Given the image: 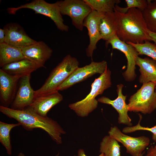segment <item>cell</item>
Masks as SVG:
<instances>
[{
  "label": "cell",
  "mask_w": 156,
  "mask_h": 156,
  "mask_svg": "<svg viewBox=\"0 0 156 156\" xmlns=\"http://www.w3.org/2000/svg\"><path fill=\"white\" fill-rule=\"evenodd\" d=\"M0 111L8 117L16 120L27 130L31 131L37 128L44 130L57 144H62L61 136L66 133L56 121L47 116L39 115L29 106L16 110L0 105Z\"/></svg>",
  "instance_id": "1"
},
{
  "label": "cell",
  "mask_w": 156,
  "mask_h": 156,
  "mask_svg": "<svg viewBox=\"0 0 156 156\" xmlns=\"http://www.w3.org/2000/svg\"><path fill=\"white\" fill-rule=\"evenodd\" d=\"M114 12L117 26L116 36L120 40L135 44L152 41L141 10L132 8L122 13L114 8Z\"/></svg>",
  "instance_id": "2"
},
{
  "label": "cell",
  "mask_w": 156,
  "mask_h": 156,
  "mask_svg": "<svg viewBox=\"0 0 156 156\" xmlns=\"http://www.w3.org/2000/svg\"><path fill=\"white\" fill-rule=\"evenodd\" d=\"M111 71L107 68L104 72L95 78L91 85L89 93L83 99L70 104L68 107L78 116L84 117L96 109L98 105L96 97L102 94L104 91L112 85Z\"/></svg>",
  "instance_id": "3"
},
{
  "label": "cell",
  "mask_w": 156,
  "mask_h": 156,
  "mask_svg": "<svg viewBox=\"0 0 156 156\" xmlns=\"http://www.w3.org/2000/svg\"><path fill=\"white\" fill-rule=\"evenodd\" d=\"M79 65V62L76 58L70 54L66 55L51 71L42 86L35 91V96L57 90Z\"/></svg>",
  "instance_id": "4"
},
{
  "label": "cell",
  "mask_w": 156,
  "mask_h": 156,
  "mask_svg": "<svg viewBox=\"0 0 156 156\" xmlns=\"http://www.w3.org/2000/svg\"><path fill=\"white\" fill-rule=\"evenodd\" d=\"M23 8L31 9L36 14L49 17L53 21L57 28L62 31L67 32L69 30V26L64 23L61 13L60 1L49 3L44 0H34L17 7L8 8L7 10L9 14H14L18 10Z\"/></svg>",
  "instance_id": "5"
},
{
  "label": "cell",
  "mask_w": 156,
  "mask_h": 156,
  "mask_svg": "<svg viewBox=\"0 0 156 156\" xmlns=\"http://www.w3.org/2000/svg\"><path fill=\"white\" fill-rule=\"evenodd\" d=\"M155 82L143 84L137 92L129 100V110L140 112L144 114H150L156 109Z\"/></svg>",
  "instance_id": "6"
},
{
  "label": "cell",
  "mask_w": 156,
  "mask_h": 156,
  "mask_svg": "<svg viewBox=\"0 0 156 156\" xmlns=\"http://www.w3.org/2000/svg\"><path fill=\"white\" fill-rule=\"evenodd\" d=\"M61 14L67 15L71 18L73 25L82 31L85 18L93 10L84 0H64L60 1Z\"/></svg>",
  "instance_id": "7"
},
{
  "label": "cell",
  "mask_w": 156,
  "mask_h": 156,
  "mask_svg": "<svg viewBox=\"0 0 156 156\" xmlns=\"http://www.w3.org/2000/svg\"><path fill=\"white\" fill-rule=\"evenodd\" d=\"M109 135L121 143L126 148V152L132 156H139L149 145V138L146 136L133 137L122 132L116 126L111 127Z\"/></svg>",
  "instance_id": "8"
},
{
  "label": "cell",
  "mask_w": 156,
  "mask_h": 156,
  "mask_svg": "<svg viewBox=\"0 0 156 156\" xmlns=\"http://www.w3.org/2000/svg\"><path fill=\"white\" fill-rule=\"evenodd\" d=\"M107 67L106 61H92L88 65L77 68L58 88L57 90L66 89L75 84L82 81L96 74L103 73Z\"/></svg>",
  "instance_id": "9"
},
{
  "label": "cell",
  "mask_w": 156,
  "mask_h": 156,
  "mask_svg": "<svg viewBox=\"0 0 156 156\" xmlns=\"http://www.w3.org/2000/svg\"><path fill=\"white\" fill-rule=\"evenodd\" d=\"M109 44L111 45L112 49H118L124 54L127 60V68L122 75L125 81H133L136 77L135 71L136 60L139 55L135 48L132 45L120 40L116 35L106 41V47Z\"/></svg>",
  "instance_id": "10"
},
{
  "label": "cell",
  "mask_w": 156,
  "mask_h": 156,
  "mask_svg": "<svg viewBox=\"0 0 156 156\" xmlns=\"http://www.w3.org/2000/svg\"><path fill=\"white\" fill-rule=\"evenodd\" d=\"M3 29L5 33L4 42L14 48L21 50L37 42L30 38L23 28L16 23H9L4 26Z\"/></svg>",
  "instance_id": "11"
},
{
  "label": "cell",
  "mask_w": 156,
  "mask_h": 156,
  "mask_svg": "<svg viewBox=\"0 0 156 156\" xmlns=\"http://www.w3.org/2000/svg\"><path fill=\"white\" fill-rule=\"evenodd\" d=\"M21 75L9 74L0 69V99L1 106L8 107L16 94L18 82Z\"/></svg>",
  "instance_id": "12"
},
{
  "label": "cell",
  "mask_w": 156,
  "mask_h": 156,
  "mask_svg": "<svg viewBox=\"0 0 156 156\" xmlns=\"http://www.w3.org/2000/svg\"><path fill=\"white\" fill-rule=\"evenodd\" d=\"M105 14L93 10L84 20L83 26L88 30L89 39V44L86 49V55L88 57H92L97 42L101 39L99 24Z\"/></svg>",
  "instance_id": "13"
},
{
  "label": "cell",
  "mask_w": 156,
  "mask_h": 156,
  "mask_svg": "<svg viewBox=\"0 0 156 156\" xmlns=\"http://www.w3.org/2000/svg\"><path fill=\"white\" fill-rule=\"evenodd\" d=\"M31 74L21 77L19 81L18 90L10 106L11 108L21 110L29 106L35 96V91L30 82Z\"/></svg>",
  "instance_id": "14"
},
{
  "label": "cell",
  "mask_w": 156,
  "mask_h": 156,
  "mask_svg": "<svg viewBox=\"0 0 156 156\" xmlns=\"http://www.w3.org/2000/svg\"><path fill=\"white\" fill-rule=\"evenodd\" d=\"M123 87L122 84L117 85L118 97L115 100H111L107 97L102 96L98 98L97 101L99 102L112 105L116 110L119 114L118 118L119 123L131 126L132 125L131 120L128 114L129 107L125 102L127 96L124 95L122 92Z\"/></svg>",
  "instance_id": "15"
},
{
  "label": "cell",
  "mask_w": 156,
  "mask_h": 156,
  "mask_svg": "<svg viewBox=\"0 0 156 156\" xmlns=\"http://www.w3.org/2000/svg\"><path fill=\"white\" fill-rule=\"evenodd\" d=\"M63 99L62 95L55 90L35 96L29 106L39 115L47 116L50 109Z\"/></svg>",
  "instance_id": "16"
},
{
  "label": "cell",
  "mask_w": 156,
  "mask_h": 156,
  "mask_svg": "<svg viewBox=\"0 0 156 156\" xmlns=\"http://www.w3.org/2000/svg\"><path fill=\"white\" fill-rule=\"evenodd\" d=\"M25 58L34 62L40 67H44L47 61L52 55V49L42 41L23 48L21 50Z\"/></svg>",
  "instance_id": "17"
},
{
  "label": "cell",
  "mask_w": 156,
  "mask_h": 156,
  "mask_svg": "<svg viewBox=\"0 0 156 156\" xmlns=\"http://www.w3.org/2000/svg\"><path fill=\"white\" fill-rule=\"evenodd\" d=\"M136 65L140 68V83L143 84L156 82V61L148 57L143 58L138 56L136 59Z\"/></svg>",
  "instance_id": "18"
},
{
  "label": "cell",
  "mask_w": 156,
  "mask_h": 156,
  "mask_svg": "<svg viewBox=\"0 0 156 156\" xmlns=\"http://www.w3.org/2000/svg\"><path fill=\"white\" fill-rule=\"evenodd\" d=\"M40 68L34 62L25 58L6 65L1 69L10 74L23 76L31 74Z\"/></svg>",
  "instance_id": "19"
},
{
  "label": "cell",
  "mask_w": 156,
  "mask_h": 156,
  "mask_svg": "<svg viewBox=\"0 0 156 156\" xmlns=\"http://www.w3.org/2000/svg\"><path fill=\"white\" fill-rule=\"evenodd\" d=\"M99 30L101 39L107 41L116 35L117 26L114 11L106 13L101 19Z\"/></svg>",
  "instance_id": "20"
},
{
  "label": "cell",
  "mask_w": 156,
  "mask_h": 156,
  "mask_svg": "<svg viewBox=\"0 0 156 156\" xmlns=\"http://www.w3.org/2000/svg\"><path fill=\"white\" fill-rule=\"evenodd\" d=\"M25 58L21 50L5 42L0 43V67Z\"/></svg>",
  "instance_id": "21"
},
{
  "label": "cell",
  "mask_w": 156,
  "mask_h": 156,
  "mask_svg": "<svg viewBox=\"0 0 156 156\" xmlns=\"http://www.w3.org/2000/svg\"><path fill=\"white\" fill-rule=\"evenodd\" d=\"M118 142L109 135L105 136L100 143L99 152L105 156H121Z\"/></svg>",
  "instance_id": "22"
},
{
  "label": "cell",
  "mask_w": 156,
  "mask_h": 156,
  "mask_svg": "<svg viewBox=\"0 0 156 156\" xmlns=\"http://www.w3.org/2000/svg\"><path fill=\"white\" fill-rule=\"evenodd\" d=\"M92 9L100 13H106L114 11L115 5L120 0H84Z\"/></svg>",
  "instance_id": "23"
},
{
  "label": "cell",
  "mask_w": 156,
  "mask_h": 156,
  "mask_svg": "<svg viewBox=\"0 0 156 156\" xmlns=\"http://www.w3.org/2000/svg\"><path fill=\"white\" fill-rule=\"evenodd\" d=\"M151 1L148 0L147 6L142 12L148 30L156 33V1Z\"/></svg>",
  "instance_id": "24"
},
{
  "label": "cell",
  "mask_w": 156,
  "mask_h": 156,
  "mask_svg": "<svg viewBox=\"0 0 156 156\" xmlns=\"http://www.w3.org/2000/svg\"><path fill=\"white\" fill-rule=\"evenodd\" d=\"M19 123L8 124L0 121V142L6 149L7 154H12V147L11 143L10 133L14 127L20 126Z\"/></svg>",
  "instance_id": "25"
},
{
  "label": "cell",
  "mask_w": 156,
  "mask_h": 156,
  "mask_svg": "<svg viewBox=\"0 0 156 156\" xmlns=\"http://www.w3.org/2000/svg\"><path fill=\"white\" fill-rule=\"evenodd\" d=\"M133 45L136 49L139 55L148 56L156 61V44L148 40H145L142 44L127 42Z\"/></svg>",
  "instance_id": "26"
},
{
  "label": "cell",
  "mask_w": 156,
  "mask_h": 156,
  "mask_svg": "<svg viewBox=\"0 0 156 156\" xmlns=\"http://www.w3.org/2000/svg\"><path fill=\"white\" fill-rule=\"evenodd\" d=\"M127 7L122 8L118 5H115V9L119 12L125 13L131 8H137L141 11L144 10L147 6L148 1L146 0H125Z\"/></svg>",
  "instance_id": "27"
},
{
  "label": "cell",
  "mask_w": 156,
  "mask_h": 156,
  "mask_svg": "<svg viewBox=\"0 0 156 156\" xmlns=\"http://www.w3.org/2000/svg\"><path fill=\"white\" fill-rule=\"evenodd\" d=\"M140 119L137 124L134 126H127L124 128L122 132L124 133H131L138 130H146L149 131L152 133V139L153 140L156 142V124L153 127L149 128L142 126L140 125V122L141 120L142 117L141 115L139 114Z\"/></svg>",
  "instance_id": "28"
},
{
  "label": "cell",
  "mask_w": 156,
  "mask_h": 156,
  "mask_svg": "<svg viewBox=\"0 0 156 156\" xmlns=\"http://www.w3.org/2000/svg\"><path fill=\"white\" fill-rule=\"evenodd\" d=\"M145 156H156V145L151 146L147 151Z\"/></svg>",
  "instance_id": "29"
},
{
  "label": "cell",
  "mask_w": 156,
  "mask_h": 156,
  "mask_svg": "<svg viewBox=\"0 0 156 156\" xmlns=\"http://www.w3.org/2000/svg\"><path fill=\"white\" fill-rule=\"evenodd\" d=\"M5 33L4 29H0V43L5 42Z\"/></svg>",
  "instance_id": "30"
},
{
  "label": "cell",
  "mask_w": 156,
  "mask_h": 156,
  "mask_svg": "<svg viewBox=\"0 0 156 156\" xmlns=\"http://www.w3.org/2000/svg\"><path fill=\"white\" fill-rule=\"evenodd\" d=\"M76 156H87L85 154V152L83 149H79L77 152V155ZM98 156H105L104 154L103 153L99 155Z\"/></svg>",
  "instance_id": "31"
},
{
  "label": "cell",
  "mask_w": 156,
  "mask_h": 156,
  "mask_svg": "<svg viewBox=\"0 0 156 156\" xmlns=\"http://www.w3.org/2000/svg\"><path fill=\"white\" fill-rule=\"evenodd\" d=\"M148 32L152 41H153L154 43L156 44V33L152 32L149 30Z\"/></svg>",
  "instance_id": "32"
},
{
  "label": "cell",
  "mask_w": 156,
  "mask_h": 156,
  "mask_svg": "<svg viewBox=\"0 0 156 156\" xmlns=\"http://www.w3.org/2000/svg\"><path fill=\"white\" fill-rule=\"evenodd\" d=\"M17 156H25V155L22 152H20L19 153Z\"/></svg>",
  "instance_id": "33"
},
{
  "label": "cell",
  "mask_w": 156,
  "mask_h": 156,
  "mask_svg": "<svg viewBox=\"0 0 156 156\" xmlns=\"http://www.w3.org/2000/svg\"><path fill=\"white\" fill-rule=\"evenodd\" d=\"M144 152L142 153L139 156H142L143 155H144Z\"/></svg>",
  "instance_id": "34"
},
{
  "label": "cell",
  "mask_w": 156,
  "mask_h": 156,
  "mask_svg": "<svg viewBox=\"0 0 156 156\" xmlns=\"http://www.w3.org/2000/svg\"><path fill=\"white\" fill-rule=\"evenodd\" d=\"M155 91L156 92V82H155Z\"/></svg>",
  "instance_id": "35"
},
{
  "label": "cell",
  "mask_w": 156,
  "mask_h": 156,
  "mask_svg": "<svg viewBox=\"0 0 156 156\" xmlns=\"http://www.w3.org/2000/svg\"><path fill=\"white\" fill-rule=\"evenodd\" d=\"M55 156H59V153H58L57 155H56Z\"/></svg>",
  "instance_id": "36"
},
{
  "label": "cell",
  "mask_w": 156,
  "mask_h": 156,
  "mask_svg": "<svg viewBox=\"0 0 156 156\" xmlns=\"http://www.w3.org/2000/svg\"></svg>",
  "instance_id": "37"
}]
</instances>
